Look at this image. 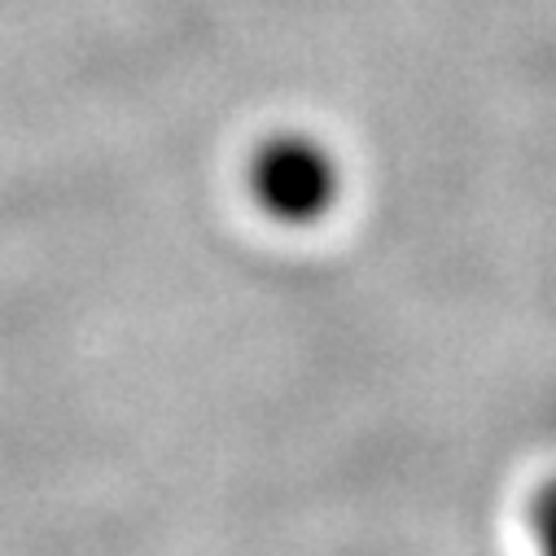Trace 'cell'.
I'll use <instances>...</instances> for the list:
<instances>
[{
	"label": "cell",
	"instance_id": "obj_1",
	"mask_svg": "<svg viewBox=\"0 0 556 556\" xmlns=\"http://www.w3.org/2000/svg\"><path fill=\"white\" fill-rule=\"evenodd\" d=\"M263 185H267V193L281 202L286 211H307V206H316L325 198V185L329 180H325V172H320V163H316L312 150L290 146V150H276L267 159Z\"/></svg>",
	"mask_w": 556,
	"mask_h": 556
},
{
	"label": "cell",
	"instance_id": "obj_2",
	"mask_svg": "<svg viewBox=\"0 0 556 556\" xmlns=\"http://www.w3.org/2000/svg\"><path fill=\"white\" fill-rule=\"evenodd\" d=\"M547 534H552V556H556V508H552V521H547Z\"/></svg>",
	"mask_w": 556,
	"mask_h": 556
}]
</instances>
